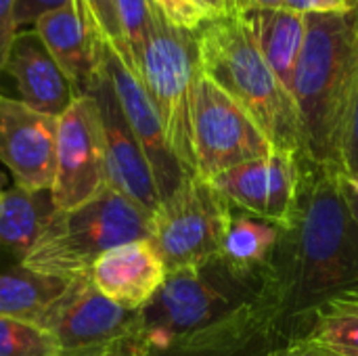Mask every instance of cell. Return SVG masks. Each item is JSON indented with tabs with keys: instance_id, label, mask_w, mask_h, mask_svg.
<instances>
[{
	"instance_id": "2",
	"label": "cell",
	"mask_w": 358,
	"mask_h": 356,
	"mask_svg": "<svg viewBox=\"0 0 358 356\" xmlns=\"http://www.w3.org/2000/svg\"><path fill=\"white\" fill-rule=\"evenodd\" d=\"M264 317H281V300L271 264L243 269L216 256L203 264L172 271L138 311V342L164 350L214 338Z\"/></svg>"
},
{
	"instance_id": "30",
	"label": "cell",
	"mask_w": 358,
	"mask_h": 356,
	"mask_svg": "<svg viewBox=\"0 0 358 356\" xmlns=\"http://www.w3.org/2000/svg\"><path fill=\"white\" fill-rule=\"evenodd\" d=\"M76 0H15V19L19 29H29L36 25V21L57 8L69 6Z\"/></svg>"
},
{
	"instance_id": "18",
	"label": "cell",
	"mask_w": 358,
	"mask_h": 356,
	"mask_svg": "<svg viewBox=\"0 0 358 356\" xmlns=\"http://www.w3.org/2000/svg\"><path fill=\"white\" fill-rule=\"evenodd\" d=\"M67 283L65 279L31 271L23 260L8 254V260H0V317L42 327Z\"/></svg>"
},
{
	"instance_id": "4",
	"label": "cell",
	"mask_w": 358,
	"mask_h": 356,
	"mask_svg": "<svg viewBox=\"0 0 358 356\" xmlns=\"http://www.w3.org/2000/svg\"><path fill=\"white\" fill-rule=\"evenodd\" d=\"M197 44L201 71L250 113L271 145L304 157L294 94L260 55L243 17L206 21Z\"/></svg>"
},
{
	"instance_id": "8",
	"label": "cell",
	"mask_w": 358,
	"mask_h": 356,
	"mask_svg": "<svg viewBox=\"0 0 358 356\" xmlns=\"http://www.w3.org/2000/svg\"><path fill=\"white\" fill-rule=\"evenodd\" d=\"M191 124L195 174L208 180L275 149L250 113L203 71L195 84Z\"/></svg>"
},
{
	"instance_id": "24",
	"label": "cell",
	"mask_w": 358,
	"mask_h": 356,
	"mask_svg": "<svg viewBox=\"0 0 358 356\" xmlns=\"http://www.w3.org/2000/svg\"><path fill=\"white\" fill-rule=\"evenodd\" d=\"M76 8L86 19L88 27L96 36V40L109 46L128 67H132L130 52L124 40V31L120 25L117 0H76Z\"/></svg>"
},
{
	"instance_id": "17",
	"label": "cell",
	"mask_w": 358,
	"mask_h": 356,
	"mask_svg": "<svg viewBox=\"0 0 358 356\" xmlns=\"http://www.w3.org/2000/svg\"><path fill=\"white\" fill-rule=\"evenodd\" d=\"M34 29L78 97L90 94L103 76V44L96 40L76 4L42 15Z\"/></svg>"
},
{
	"instance_id": "9",
	"label": "cell",
	"mask_w": 358,
	"mask_h": 356,
	"mask_svg": "<svg viewBox=\"0 0 358 356\" xmlns=\"http://www.w3.org/2000/svg\"><path fill=\"white\" fill-rule=\"evenodd\" d=\"M42 329L57 344V356H107L138 340V311H126L105 298L88 277L67 283Z\"/></svg>"
},
{
	"instance_id": "16",
	"label": "cell",
	"mask_w": 358,
	"mask_h": 356,
	"mask_svg": "<svg viewBox=\"0 0 358 356\" xmlns=\"http://www.w3.org/2000/svg\"><path fill=\"white\" fill-rule=\"evenodd\" d=\"M4 71L17 84L21 101L50 118L59 120L78 99L71 82L34 27L17 31Z\"/></svg>"
},
{
	"instance_id": "6",
	"label": "cell",
	"mask_w": 358,
	"mask_h": 356,
	"mask_svg": "<svg viewBox=\"0 0 358 356\" xmlns=\"http://www.w3.org/2000/svg\"><path fill=\"white\" fill-rule=\"evenodd\" d=\"M149 94L170 149L187 176L195 174L193 157V97L201 73L197 31L176 25L151 0V27L134 69Z\"/></svg>"
},
{
	"instance_id": "25",
	"label": "cell",
	"mask_w": 358,
	"mask_h": 356,
	"mask_svg": "<svg viewBox=\"0 0 358 356\" xmlns=\"http://www.w3.org/2000/svg\"><path fill=\"white\" fill-rule=\"evenodd\" d=\"M0 356H57V344L42 327L0 317Z\"/></svg>"
},
{
	"instance_id": "36",
	"label": "cell",
	"mask_w": 358,
	"mask_h": 356,
	"mask_svg": "<svg viewBox=\"0 0 358 356\" xmlns=\"http://www.w3.org/2000/svg\"><path fill=\"white\" fill-rule=\"evenodd\" d=\"M107 356H145V355H143V346H141V342H138V340H132V342L124 344L122 348H117L115 353H111V355H107Z\"/></svg>"
},
{
	"instance_id": "7",
	"label": "cell",
	"mask_w": 358,
	"mask_h": 356,
	"mask_svg": "<svg viewBox=\"0 0 358 356\" xmlns=\"http://www.w3.org/2000/svg\"><path fill=\"white\" fill-rule=\"evenodd\" d=\"M231 204L212 180L197 174L159 204L151 220V241L166 271L203 264L222 252Z\"/></svg>"
},
{
	"instance_id": "29",
	"label": "cell",
	"mask_w": 358,
	"mask_h": 356,
	"mask_svg": "<svg viewBox=\"0 0 358 356\" xmlns=\"http://www.w3.org/2000/svg\"><path fill=\"white\" fill-rule=\"evenodd\" d=\"M357 6V0H283V8L302 15H346Z\"/></svg>"
},
{
	"instance_id": "15",
	"label": "cell",
	"mask_w": 358,
	"mask_h": 356,
	"mask_svg": "<svg viewBox=\"0 0 358 356\" xmlns=\"http://www.w3.org/2000/svg\"><path fill=\"white\" fill-rule=\"evenodd\" d=\"M166 264L151 239L117 245L103 254L88 279L111 302L126 311H143L166 281Z\"/></svg>"
},
{
	"instance_id": "12",
	"label": "cell",
	"mask_w": 358,
	"mask_h": 356,
	"mask_svg": "<svg viewBox=\"0 0 358 356\" xmlns=\"http://www.w3.org/2000/svg\"><path fill=\"white\" fill-rule=\"evenodd\" d=\"M59 120L0 94V162L15 185L50 191L55 180Z\"/></svg>"
},
{
	"instance_id": "35",
	"label": "cell",
	"mask_w": 358,
	"mask_h": 356,
	"mask_svg": "<svg viewBox=\"0 0 358 356\" xmlns=\"http://www.w3.org/2000/svg\"><path fill=\"white\" fill-rule=\"evenodd\" d=\"M342 191H344L346 204H348V208H350V212H352V216H355L358 225V187L352 180L342 176Z\"/></svg>"
},
{
	"instance_id": "20",
	"label": "cell",
	"mask_w": 358,
	"mask_h": 356,
	"mask_svg": "<svg viewBox=\"0 0 358 356\" xmlns=\"http://www.w3.org/2000/svg\"><path fill=\"white\" fill-rule=\"evenodd\" d=\"M250 34L277 78L292 90L298 59L306 40V15L287 8L241 13Z\"/></svg>"
},
{
	"instance_id": "22",
	"label": "cell",
	"mask_w": 358,
	"mask_h": 356,
	"mask_svg": "<svg viewBox=\"0 0 358 356\" xmlns=\"http://www.w3.org/2000/svg\"><path fill=\"white\" fill-rule=\"evenodd\" d=\"M285 227L231 206V218L222 241L227 260L243 269H264L273 262Z\"/></svg>"
},
{
	"instance_id": "23",
	"label": "cell",
	"mask_w": 358,
	"mask_h": 356,
	"mask_svg": "<svg viewBox=\"0 0 358 356\" xmlns=\"http://www.w3.org/2000/svg\"><path fill=\"white\" fill-rule=\"evenodd\" d=\"M283 342L281 319L266 317L248 325H241L231 332H222L214 338L164 348L149 350L143 348L145 356H266L275 346Z\"/></svg>"
},
{
	"instance_id": "3",
	"label": "cell",
	"mask_w": 358,
	"mask_h": 356,
	"mask_svg": "<svg viewBox=\"0 0 358 356\" xmlns=\"http://www.w3.org/2000/svg\"><path fill=\"white\" fill-rule=\"evenodd\" d=\"M292 94L298 107L304 159L342 172V143L358 94L355 13L306 15V40Z\"/></svg>"
},
{
	"instance_id": "28",
	"label": "cell",
	"mask_w": 358,
	"mask_h": 356,
	"mask_svg": "<svg viewBox=\"0 0 358 356\" xmlns=\"http://www.w3.org/2000/svg\"><path fill=\"white\" fill-rule=\"evenodd\" d=\"M342 176L358 187V94L342 143Z\"/></svg>"
},
{
	"instance_id": "1",
	"label": "cell",
	"mask_w": 358,
	"mask_h": 356,
	"mask_svg": "<svg viewBox=\"0 0 358 356\" xmlns=\"http://www.w3.org/2000/svg\"><path fill=\"white\" fill-rule=\"evenodd\" d=\"M283 321L358 294V225L342 191V172L302 157V185L292 222L271 262Z\"/></svg>"
},
{
	"instance_id": "10",
	"label": "cell",
	"mask_w": 358,
	"mask_h": 356,
	"mask_svg": "<svg viewBox=\"0 0 358 356\" xmlns=\"http://www.w3.org/2000/svg\"><path fill=\"white\" fill-rule=\"evenodd\" d=\"M107 187L101 111L96 99L84 94L59 118L50 195L57 210H73L101 195Z\"/></svg>"
},
{
	"instance_id": "34",
	"label": "cell",
	"mask_w": 358,
	"mask_h": 356,
	"mask_svg": "<svg viewBox=\"0 0 358 356\" xmlns=\"http://www.w3.org/2000/svg\"><path fill=\"white\" fill-rule=\"evenodd\" d=\"M239 15L252 10H266V8H283V0H237Z\"/></svg>"
},
{
	"instance_id": "5",
	"label": "cell",
	"mask_w": 358,
	"mask_h": 356,
	"mask_svg": "<svg viewBox=\"0 0 358 356\" xmlns=\"http://www.w3.org/2000/svg\"><path fill=\"white\" fill-rule=\"evenodd\" d=\"M151 220L149 212L107 187L73 210H57L23 264L65 281L88 277L92 264L109 250L149 239Z\"/></svg>"
},
{
	"instance_id": "26",
	"label": "cell",
	"mask_w": 358,
	"mask_h": 356,
	"mask_svg": "<svg viewBox=\"0 0 358 356\" xmlns=\"http://www.w3.org/2000/svg\"><path fill=\"white\" fill-rule=\"evenodd\" d=\"M117 13L134 71L151 27V0H117Z\"/></svg>"
},
{
	"instance_id": "11",
	"label": "cell",
	"mask_w": 358,
	"mask_h": 356,
	"mask_svg": "<svg viewBox=\"0 0 358 356\" xmlns=\"http://www.w3.org/2000/svg\"><path fill=\"white\" fill-rule=\"evenodd\" d=\"M212 183L231 206L287 227L298 206L302 157L273 149L264 157L218 174Z\"/></svg>"
},
{
	"instance_id": "19",
	"label": "cell",
	"mask_w": 358,
	"mask_h": 356,
	"mask_svg": "<svg viewBox=\"0 0 358 356\" xmlns=\"http://www.w3.org/2000/svg\"><path fill=\"white\" fill-rule=\"evenodd\" d=\"M283 342L302 340L340 356H358V294H346L294 317L281 329Z\"/></svg>"
},
{
	"instance_id": "14",
	"label": "cell",
	"mask_w": 358,
	"mask_h": 356,
	"mask_svg": "<svg viewBox=\"0 0 358 356\" xmlns=\"http://www.w3.org/2000/svg\"><path fill=\"white\" fill-rule=\"evenodd\" d=\"M103 69H105L107 78L111 80V86L120 101V107L149 159L159 197L164 201L185 183L187 174H185L182 166L178 164L174 151L168 145L162 120H159L149 94L145 92L141 80L105 44H103Z\"/></svg>"
},
{
	"instance_id": "33",
	"label": "cell",
	"mask_w": 358,
	"mask_h": 356,
	"mask_svg": "<svg viewBox=\"0 0 358 356\" xmlns=\"http://www.w3.org/2000/svg\"><path fill=\"white\" fill-rule=\"evenodd\" d=\"M195 4L208 15V19H227L239 15L237 0H195Z\"/></svg>"
},
{
	"instance_id": "39",
	"label": "cell",
	"mask_w": 358,
	"mask_h": 356,
	"mask_svg": "<svg viewBox=\"0 0 358 356\" xmlns=\"http://www.w3.org/2000/svg\"><path fill=\"white\" fill-rule=\"evenodd\" d=\"M357 2H358V0H357Z\"/></svg>"
},
{
	"instance_id": "13",
	"label": "cell",
	"mask_w": 358,
	"mask_h": 356,
	"mask_svg": "<svg viewBox=\"0 0 358 356\" xmlns=\"http://www.w3.org/2000/svg\"><path fill=\"white\" fill-rule=\"evenodd\" d=\"M90 94L96 99L101 111L105 170H107L109 189L126 195L128 199H132L136 206H141L145 212L153 216L162 204V197L149 159L120 107V101L115 97V90L105 69Z\"/></svg>"
},
{
	"instance_id": "32",
	"label": "cell",
	"mask_w": 358,
	"mask_h": 356,
	"mask_svg": "<svg viewBox=\"0 0 358 356\" xmlns=\"http://www.w3.org/2000/svg\"><path fill=\"white\" fill-rule=\"evenodd\" d=\"M266 356H340L323 346L310 344V342H302V340H287L281 342L279 346H275Z\"/></svg>"
},
{
	"instance_id": "38",
	"label": "cell",
	"mask_w": 358,
	"mask_h": 356,
	"mask_svg": "<svg viewBox=\"0 0 358 356\" xmlns=\"http://www.w3.org/2000/svg\"><path fill=\"white\" fill-rule=\"evenodd\" d=\"M4 189H2V176H0V193H2Z\"/></svg>"
},
{
	"instance_id": "37",
	"label": "cell",
	"mask_w": 358,
	"mask_h": 356,
	"mask_svg": "<svg viewBox=\"0 0 358 356\" xmlns=\"http://www.w3.org/2000/svg\"><path fill=\"white\" fill-rule=\"evenodd\" d=\"M355 34H357V40H358V6H357V10H355Z\"/></svg>"
},
{
	"instance_id": "21",
	"label": "cell",
	"mask_w": 358,
	"mask_h": 356,
	"mask_svg": "<svg viewBox=\"0 0 358 356\" xmlns=\"http://www.w3.org/2000/svg\"><path fill=\"white\" fill-rule=\"evenodd\" d=\"M55 212L50 191H31L19 185L4 189L0 193V250L23 260Z\"/></svg>"
},
{
	"instance_id": "27",
	"label": "cell",
	"mask_w": 358,
	"mask_h": 356,
	"mask_svg": "<svg viewBox=\"0 0 358 356\" xmlns=\"http://www.w3.org/2000/svg\"><path fill=\"white\" fill-rule=\"evenodd\" d=\"M176 25L197 31L208 19V15L195 4V0H153Z\"/></svg>"
},
{
	"instance_id": "31",
	"label": "cell",
	"mask_w": 358,
	"mask_h": 356,
	"mask_svg": "<svg viewBox=\"0 0 358 356\" xmlns=\"http://www.w3.org/2000/svg\"><path fill=\"white\" fill-rule=\"evenodd\" d=\"M19 25L15 19V0H0V73L6 67Z\"/></svg>"
}]
</instances>
